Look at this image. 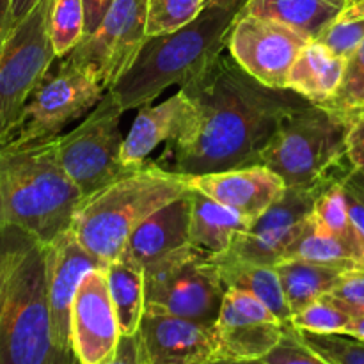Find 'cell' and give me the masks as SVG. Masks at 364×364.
I'll return each mask as SVG.
<instances>
[{"instance_id": "4", "label": "cell", "mask_w": 364, "mask_h": 364, "mask_svg": "<svg viewBox=\"0 0 364 364\" xmlns=\"http://www.w3.org/2000/svg\"><path fill=\"white\" fill-rule=\"evenodd\" d=\"M188 191V178L146 162L82 198L71 230L91 255L109 265L148 217Z\"/></svg>"}, {"instance_id": "43", "label": "cell", "mask_w": 364, "mask_h": 364, "mask_svg": "<svg viewBox=\"0 0 364 364\" xmlns=\"http://www.w3.org/2000/svg\"><path fill=\"white\" fill-rule=\"evenodd\" d=\"M41 0H11V23L18 25Z\"/></svg>"}, {"instance_id": "12", "label": "cell", "mask_w": 364, "mask_h": 364, "mask_svg": "<svg viewBox=\"0 0 364 364\" xmlns=\"http://www.w3.org/2000/svg\"><path fill=\"white\" fill-rule=\"evenodd\" d=\"M301 32L279 21L242 11L228 38V52L251 77L274 89H288V75L308 43Z\"/></svg>"}, {"instance_id": "8", "label": "cell", "mask_w": 364, "mask_h": 364, "mask_svg": "<svg viewBox=\"0 0 364 364\" xmlns=\"http://www.w3.org/2000/svg\"><path fill=\"white\" fill-rule=\"evenodd\" d=\"M224 295L215 263L191 245L144 269V309L215 326Z\"/></svg>"}, {"instance_id": "5", "label": "cell", "mask_w": 364, "mask_h": 364, "mask_svg": "<svg viewBox=\"0 0 364 364\" xmlns=\"http://www.w3.org/2000/svg\"><path fill=\"white\" fill-rule=\"evenodd\" d=\"M350 119L329 107L311 105L291 114L262 156L287 187H313L343 181L352 166L347 159Z\"/></svg>"}, {"instance_id": "14", "label": "cell", "mask_w": 364, "mask_h": 364, "mask_svg": "<svg viewBox=\"0 0 364 364\" xmlns=\"http://www.w3.org/2000/svg\"><path fill=\"white\" fill-rule=\"evenodd\" d=\"M121 340L116 308L107 283V269L89 270L71 308V348L80 364H105Z\"/></svg>"}, {"instance_id": "28", "label": "cell", "mask_w": 364, "mask_h": 364, "mask_svg": "<svg viewBox=\"0 0 364 364\" xmlns=\"http://www.w3.org/2000/svg\"><path fill=\"white\" fill-rule=\"evenodd\" d=\"M311 215L316 223L336 237L350 251L355 262L364 267V235L358 230L345 203L343 187L340 183L327 188L315 203Z\"/></svg>"}, {"instance_id": "21", "label": "cell", "mask_w": 364, "mask_h": 364, "mask_svg": "<svg viewBox=\"0 0 364 364\" xmlns=\"http://www.w3.org/2000/svg\"><path fill=\"white\" fill-rule=\"evenodd\" d=\"M220 359L262 361L283 340L287 326L281 322H256L240 315L228 301H223L215 322Z\"/></svg>"}, {"instance_id": "9", "label": "cell", "mask_w": 364, "mask_h": 364, "mask_svg": "<svg viewBox=\"0 0 364 364\" xmlns=\"http://www.w3.org/2000/svg\"><path fill=\"white\" fill-rule=\"evenodd\" d=\"M124 110L109 91L98 105L66 134L57 135V159L64 173L85 196L100 191L130 171L121 160Z\"/></svg>"}, {"instance_id": "31", "label": "cell", "mask_w": 364, "mask_h": 364, "mask_svg": "<svg viewBox=\"0 0 364 364\" xmlns=\"http://www.w3.org/2000/svg\"><path fill=\"white\" fill-rule=\"evenodd\" d=\"M205 0H148L146 36L169 34L191 23L205 9Z\"/></svg>"}, {"instance_id": "26", "label": "cell", "mask_w": 364, "mask_h": 364, "mask_svg": "<svg viewBox=\"0 0 364 364\" xmlns=\"http://www.w3.org/2000/svg\"><path fill=\"white\" fill-rule=\"evenodd\" d=\"M107 283L116 308L121 336L137 334L144 315V269L121 255L107 265Z\"/></svg>"}, {"instance_id": "11", "label": "cell", "mask_w": 364, "mask_h": 364, "mask_svg": "<svg viewBox=\"0 0 364 364\" xmlns=\"http://www.w3.org/2000/svg\"><path fill=\"white\" fill-rule=\"evenodd\" d=\"M148 0H114L100 27L68 53L109 91L130 68L146 36Z\"/></svg>"}, {"instance_id": "7", "label": "cell", "mask_w": 364, "mask_h": 364, "mask_svg": "<svg viewBox=\"0 0 364 364\" xmlns=\"http://www.w3.org/2000/svg\"><path fill=\"white\" fill-rule=\"evenodd\" d=\"M107 89L102 82L70 57H59L28 96L20 119L2 144H27L63 134L73 121L85 117ZM0 144V146H2Z\"/></svg>"}, {"instance_id": "23", "label": "cell", "mask_w": 364, "mask_h": 364, "mask_svg": "<svg viewBox=\"0 0 364 364\" xmlns=\"http://www.w3.org/2000/svg\"><path fill=\"white\" fill-rule=\"evenodd\" d=\"M212 262L215 263L226 290H240L255 295L269 306L281 323L291 326V309L281 288L276 267L258 265L228 255L217 256Z\"/></svg>"}, {"instance_id": "37", "label": "cell", "mask_w": 364, "mask_h": 364, "mask_svg": "<svg viewBox=\"0 0 364 364\" xmlns=\"http://www.w3.org/2000/svg\"><path fill=\"white\" fill-rule=\"evenodd\" d=\"M347 159L352 169L364 167V112L350 117L347 134Z\"/></svg>"}, {"instance_id": "48", "label": "cell", "mask_w": 364, "mask_h": 364, "mask_svg": "<svg viewBox=\"0 0 364 364\" xmlns=\"http://www.w3.org/2000/svg\"><path fill=\"white\" fill-rule=\"evenodd\" d=\"M210 2H213V0H205V4H210Z\"/></svg>"}, {"instance_id": "33", "label": "cell", "mask_w": 364, "mask_h": 364, "mask_svg": "<svg viewBox=\"0 0 364 364\" xmlns=\"http://www.w3.org/2000/svg\"><path fill=\"white\" fill-rule=\"evenodd\" d=\"M311 350L331 364H364V341L347 334H315L297 331Z\"/></svg>"}, {"instance_id": "13", "label": "cell", "mask_w": 364, "mask_h": 364, "mask_svg": "<svg viewBox=\"0 0 364 364\" xmlns=\"http://www.w3.org/2000/svg\"><path fill=\"white\" fill-rule=\"evenodd\" d=\"M340 181H326L313 187H287L265 213L252 220L249 230L235 240L224 255L258 265L276 267L301 233L306 219L323 192Z\"/></svg>"}, {"instance_id": "24", "label": "cell", "mask_w": 364, "mask_h": 364, "mask_svg": "<svg viewBox=\"0 0 364 364\" xmlns=\"http://www.w3.org/2000/svg\"><path fill=\"white\" fill-rule=\"evenodd\" d=\"M345 6L347 0H249L245 11L288 25L309 39H318Z\"/></svg>"}, {"instance_id": "1", "label": "cell", "mask_w": 364, "mask_h": 364, "mask_svg": "<svg viewBox=\"0 0 364 364\" xmlns=\"http://www.w3.org/2000/svg\"><path fill=\"white\" fill-rule=\"evenodd\" d=\"M180 89L191 102V112L153 164L185 178L262 166L281 124L311 105L291 89L263 85L228 48Z\"/></svg>"}, {"instance_id": "29", "label": "cell", "mask_w": 364, "mask_h": 364, "mask_svg": "<svg viewBox=\"0 0 364 364\" xmlns=\"http://www.w3.org/2000/svg\"><path fill=\"white\" fill-rule=\"evenodd\" d=\"M48 34L55 57H66L85 38V13L82 0H50Z\"/></svg>"}, {"instance_id": "30", "label": "cell", "mask_w": 364, "mask_h": 364, "mask_svg": "<svg viewBox=\"0 0 364 364\" xmlns=\"http://www.w3.org/2000/svg\"><path fill=\"white\" fill-rule=\"evenodd\" d=\"M352 315L331 294L316 299L304 309L291 316V326L297 331L315 334H343Z\"/></svg>"}, {"instance_id": "35", "label": "cell", "mask_w": 364, "mask_h": 364, "mask_svg": "<svg viewBox=\"0 0 364 364\" xmlns=\"http://www.w3.org/2000/svg\"><path fill=\"white\" fill-rule=\"evenodd\" d=\"M263 364H331L316 354L299 336L294 326H287L284 336L272 352L262 359Z\"/></svg>"}, {"instance_id": "45", "label": "cell", "mask_w": 364, "mask_h": 364, "mask_svg": "<svg viewBox=\"0 0 364 364\" xmlns=\"http://www.w3.org/2000/svg\"><path fill=\"white\" fill-rule=\"evenodd\" d=\"M343 334L352 338H358V340L364 341V315H355L352 316L350 323H348L347 331Z\"/></svg>"}, {"instance_id": "19", "label": "cell", "mask_w": 364, "mask_h": 364, "mask_svg": "<svg viewBox=\"0 0 364 364\" xmlns=\"http://www.w3.org/2000/svg\"><path fill=\"white\" fill-rule=\"evenodd\" d=\"M191 192V191H188ZM188 192L153 213L132 233L123 255L146 269L164 256L187 247L191 233V196Z\"/></svg>"}, {"instance_id": "15", "label": "cell", "mask_w": 364, "mask_h": 364, "mask_svg": "<svg viewBox=\"0 0 364 364\" xmlns=\"http://www.w3.org/2000/svg\"><path fill=\"white\" fill-rule=\"evenodd\" d=\"M43 255L55 345L64 354H73L71 308L75 295L85 274L95 269H107V263L91 255L78 242L71 228L57 235L48 244H43Z\"/></svg>"}, {"instance_id": "10", "label": "cell", "mask_w": 364, "mask_h": 364, "mask_svg": "<svg viewBox=\"0 0 364 364\" xmlns=\"http://www.w3.org/2000/svg\"><path fill=\"white\" fill-rule=\"evenodd\" d=\"M50 0H41L14 25L0 52V144L11 134L28 96L57 59L48 34Z\"/></svg>"}, {"instance_id": "44", "label": "cell", "mask_w": 364, "mask_h": 364, "mask_svg": "<svg viewBox=\"0 0 364 364\" xmlns=\"http://www.w3.org/2000/svg\"><path fill=\"white\" fill-rule=\"evenodd\" d=\"M364 0H347V6L338 18H363Z\"/></svg>"}, {"instance_id": "40", "label": "cell", "mask_w": 364, "mask_h": 364, "mask_svg": "<svg viewBox=\"0 0 364 364\" xmlns=\"http://www.w3.org/2000/svg\"><path fill=\"white\" fill-rule=\"evenodd\" d=\"M341 187H343L345 203H347V210L348 213H350V219L354 220L358 230L364 235V192L361 188L348 183L347 180L341 181Z\"/></svg>"}, {"instance_id": "46", "label": "cell", "mask_w": 364, "mask_h": 364, "mask_svg": "<svg viewBox=\"0 0 364 364\" xmlns=\"http://www.w3.org/2000/svg\"><path fill=\"white\" fill-rule=\"evenodd\" d=\"M345 180L364 192V167H361V169H352L350 174Z\"/></svg>"}, {"instance_id": "47", "label": "cell", "mask_w": 364, "mask_h": 364, "mask_svg": "<svg viewBox=\"0 0 364 364\" xmlns=\"http://www.w3.org/2000/svg\"><path fill=\"white\" fill-rule=\"evenodd\" d=\"M208 364H262V361H235V359H217Z\"/></svg>"}, {"instance_id": "18", "label": "cell", "mask_w": 364, "mask_h": 364, "mask_svg": "<svg viewBox=\"0 0 364 364\" xmlns=\"http://www.w3.org/2000/svg\"><path fill=\"white\" fill-rule=\"evenodd\" d=\"M188 112L191 102L181 89L164 102L142 105L121 148L124 167L135 169L144 166L160 144H167L180 134Z\"/></svg>"}, {"instance_id": "39", "label": "cell", "mask_w": 364, "mask_h": 364, "mask_svg": "<svg viewBox=\"0 0 364 364\" xmlns=\"http://www.w3.org/2000/svg\"><path fill=\"white\" fill-rule=\"evenodd\" d=\"M75 364H80L78 359ZM105 364H148L144 359V352H142L139 333L132 334V336H121L116 355Z\"/></svg>"}, {"instance_id": "25", "label": "cell", "mask_w": 364, "mask_h": 364, "mask_svg": "<svg viewBox=\"0 0 364 364\" xmlns=\"http://www.w3.org/2000/svg\"><path fill=\"white\" fill-rule=\"evenodd\" d=\"M281 288L284 291L291 316L315 302L316 299L331 294L340 283L341 274L347 270L326 263L290 258L276 265Z\"/></svg>"}, {"instance_id": "36", "label": "cell", "mask_w": 364, "mask_h": 364, "mask_svg": "<svg viewBox=\"0 0 364 364\" xmlns=\"http://www.w3.org/2000/svg\"><path fill=\"white\" fill-rule=\"evenodd\" d=\"M331 295L336 297L352 316L364 315V267L341 274L340 283Z\"/></svg>"}, {"instance_id": "41", "label": "cell", "mask_w": 364, "mask_h": 364, "mask_svg": "<svg viewBox=\"0 0 364 364\" xmlns=\"http://www.w3.org/2000/svg\"><path fill=\"white\" fill-rule=\"evenodd\" d=\"M82 2H84L85 38H87L100 27V23L103 21L114 0H82Z\"/></svg>"}, {"instance_id": "38", "label": "cell", "mask_w": 364, "mask_h": 364, "mask_svg": "<svg viewBox=\"0 0 364 364\" xmlns=\"http://www.w3.org/2000/svg\"><path fill=\"white\" fill-rule=\"evenodd\" d=\"M31 242H32L31 238H27L23 244L16 245V247L0 249V299H2L4 290H6L13 272L16 270V267L20 265L21 259H23Z\"/></svg>"}, {"instance_id": "32", "label": "cell", "mask_w": 364, "mask_h": 364, "mask_svg": "<svg viewBox=\"0 0 364 364\" xmlns=\"http://www.w3.org/2000/svg\"><path fill=\"white\" fill-rule=\"evenodd\" d=\"M331 110L343 114L350 119L355 114L364 112V41L347 59L343 80L340 89L327 105Z\"/></svg>"}, {"instance_id": "16", "label": "cell", "mask_w": 364, "mask_h": 364, "mask_svg": "<svg viewBox=\"0 0 364 364\" xmlns=\"http://www.w3.org/2000/svg\"><path fill=\"white\" fill-rule=\"evenodd\" d=\"M148 364H208L220 359L215 327L144 309L139 326Z\"/></svg>"}, {"instance_id": "22", "label": "cell", "mask_w": 364, "mask_h": 364, "mask_svg": "<svg viewBox=\"0 0 364 364\" xmlns=\"http://www.w3.org/2000/svg\"><path fill=\"white\" fill-rule=\"evenodd\" d=\"M347 59L336 55L318 39H311L299 53L288 75V89L315 105H327L340 89Z\"/></svg>"}, {"instance_id": "20", "label": "cell", "mask_w": 364, "mask_h": 364, "mask_svg": "<svg viewBox=\"0 0 364 364\" xmlns=\"http://www.w3.org/2000/svg\"><path fill=\"white\" fill-rule=\"evenodd\" d=\"M191 233L188 244L199 255L213 259L231 249L249 230L251 219L191 187Z\"/></svg>"}, {"instance_id": "6", "label": "cell", "mask_w": 364, "mask_h": 364, "mask_svg": "<svg viewBox=\"0 0 364 364\" xmlns=\"http://www.w3.org/2000/svg\"><path fill=\"white\" fill-rule=\"evenodd\" d=\"M53 338L43 245L32 240L0 299V364H75Z\"/></svg>"}, {"instance_id": "34", "label": "cell", "mask_w": 364, "mask_h": 364, "mask_svg": "<svg viewBox=\"0 0 364 364\" xmlns=\"http://www.w3.org/2000/svg\"><path fill=\"white\" fill-rule=\"evenodd\" d=\"M318 41L329 46L336 55L348 59L354 50L364 41V16L363 18H336L323 31Z\"/></svg>"}, {"instance_id": "2", "label": "cell", "mask_w": 364, "mask_h": 364, "mask_svg": "<svg viewBox=\"0 0 364 364\" xmlns=\"http://www.w3.org/2000/svg\"><path fill=\"white\" fill-rule=\"evenodd\" d=\"M249 0H213L198 18L169 34L148 38L119 80L109 89L121 109H141L166 89L187 85L228 48V38Z\"/></svg>"}, {"instance_id": "49", "label": "cell", "mask_w": 364, "mask_h": 364, "mask_svg": "<svg viewBox=\"0 0 364 364\" xmlns=\"http://www.w3.org/2000/svg\"><path fill=\"white\" fill-rule=\"evenodd\" d=\"M262 364H263V363H262Z\"/></svg>"}, {"instance_id": "17", "label": "cell", "mask_w": 364, "mask_h": 364, "mask_svg": "<svg viewBox=\"0 0 364 364\" xmlns=\"http://www.w3.org/2000/svg\"><path fill=\"white\" fill-rule=\"evenodd\" d=\"M191 187L247 219H258L287 191L284 181L265 166L238 167L188 178Z\"/></svg>"}, {"instance_id": "27", "label": "cell", "mask_w": 364, "mask_h": 364, "mask_svg": "<svg viewBox=\"0 0 364 364\" xmlns=\"http://www.w3.org/2000/svg\"><path fill=\"white\" fill-rule=\"evenodd\" d=\"M290 258L326 263V265L340 267V269L343 270L361 269L363 267L355 262V258L350 255V251H348L336 237H333L329 231L323 230V228L316 223L315 217H313L311 213H309V217L306 219L301 233L297 235L294 244H291L290 249L287 251L284 259Z\"/></svg>"}, {"instance_id": "3", "label": "cell", "mask_w": 364, "mask_h": 364, "mask_svg": "<svg viewBox=\"0 0 364 364\" xmlns=\"http://www.w3.org/2000/svg\"><path fill=\"white\" fill-rule=\"evenodd\" d=\"M55 139L0 146V230L41 245L70 230L84 198L60 167Z\"/></svg>"}, {"instance_id": "42", "label": "cell", "mask_w": 364, "mask_h": 364, "mask_svg": "<svg viewBox=\"0 0 364 364\" xmlns=\"http://www.w3.org/2000/svg\"><path fill=\"white\" fill-rule=\"evenodd\" d=\"M13 31L11 23V0H0V52Z\"/></svg>"}]
</instances>
